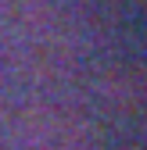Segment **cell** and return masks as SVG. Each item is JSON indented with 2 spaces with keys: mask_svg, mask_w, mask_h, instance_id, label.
Returning a JSON list of instances; mask_svg holds the SVG:
<instances>
[{
  "mask_svg": "<svg viewBox=\"0 0 147 150\" xmlns=\"http://www.w3.org/2000/svg\"><path fill=\"white\" fill-rule=\"evenodd\" d=\"M90 129L65 107H36L22 122L18 150H90Z\"/></svg>",
  "mask_w": 147,
  "mask_h": 150,
  "instance_id": "1",
  "label": "cell"
}]
</instances>
